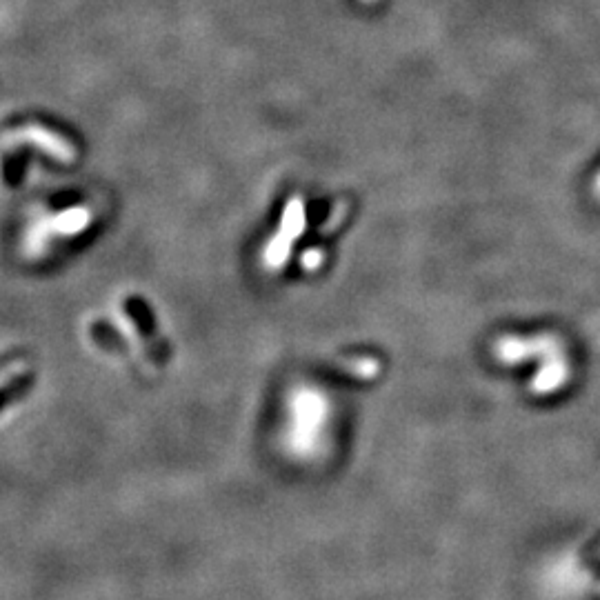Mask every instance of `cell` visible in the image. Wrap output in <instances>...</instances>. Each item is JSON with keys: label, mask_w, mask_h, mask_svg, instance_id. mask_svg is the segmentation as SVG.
<instances>
[{"label": "cell", "mask_w": 600, "mask_h": 600, "mask_svg": "<svg viewBox=\"0 0 600 600\" xmlns=\"http://www.w3.org/2000/svg\"><path fill=\"white\" fill-rule=\"evenodd\" d=\"M292 423L287 429V445L296 456H312L320 447V436L329 418L327 396L314 387H298L292 394Z\"/></svg>", "instance_id": "obj_1"}, {"label": "cell", "mask_w": 600, "mask_h": 600, "mask_svg": "<svg viewBox=\"0 0 600 600\" xmlns=\"http://www.w3.org/2000/svg\"><path fill=\"white\" fill-rule=\"evenodd\" d=\"M307 225L305 218V205L300 198H292L285 205L283 218H280L278 234L269 240L265 247V265L269 269H280L285 265V260L292 254V247L296 240L303 236Z\"/></svg>", "instance_id": "obj_2"}, {"label": "cell", "mask_w": 600, "mask_h": 600, "mask_svg": "<svg viewBox=\"0 0 600 600\" xmlns=\"http://www.w3.org/2000/svg\"><path fill=\"white\" fill-rule=\"evenodd\" d=\"M12 138L20 140V143L34 145L43 154L58 160V163H74V158H76V149L69 145L63 136L49 132L47 127L29 125L25 129H20V132H16Z\"/></svg>", "instance_id": "obj_3"}, {"label": "cell", "mask_w": 600, "mask_h": 600, "mask_svg": "<svg viewBox=\"0 0 600 600\" xmlns=\"http://www.w3.org/2000/svg\"><path fill=\"white\" fill-rule=\"evenodd\" d=\"M89 223H92V214H89L87 207H69L49 220L47 229L60 236H76L83 232Z\"/></svg>", "instance_id": "obj_4"}, {"label": "cell", "mask_w": 600, "mask_h": 600, "mask_svg": "<svg viewBox=\"0 0 600 600\" xmlns=\"http://www.w3.org/2000/svg\"><path fill=\"white\" fill-rule=\"evenodd\" d=\"M323 260H325V254L320 252V249H309V252L300 258V263H303V267L309 269V272H314V269H318Z\"/></svg>", "instance_id": "obj_5"}, {"label": "cell", "mask_w": 600, "mask_h": 600, "mask_svg": "<svg viewBox=\"0 0 600 600\" xmlns=\"http://www.w3.org/2000/svg\"><path fill=\"white\" fill-rule=\"evenodd\" d=\"M594 192H596V196L600 198V174L596 176V183H594Z\"/></svg>", "instance_id": "obj_6"}, {"label": "cell", "mask_w": 600, "mask_h": 600, "mask_svg": "<svg viewBox=\"0 0 600 600\" xmlns=\"http://www.w3.org/2000/svg\"><path fill=\"white\" fill-rule=\"evenodd\" d=\"M363 3H367V5H374V3H378V0H363Z\"/></svg>", "instance_id": "obj_7"}]
</instances>
